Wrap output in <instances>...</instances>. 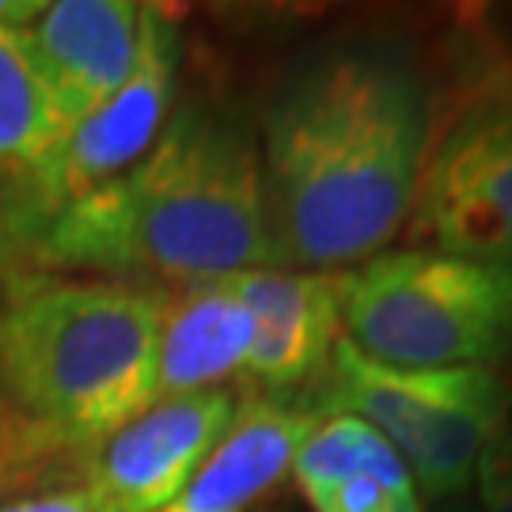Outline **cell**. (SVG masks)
Listing matches in <instances>:
<instances>
[{
  "instance_id": "obj_14",
  "label": "cell",
  "mask_w": 512,
  "mask_h": 512,
  "mask_svg": "<svg viewBox=\"0 0 512 512\" xmlns=\"http://www.w3.org/2000/svg\"><path fill=\"white\" fill-rule=\"evenodd\" d=\"M478 512H512V429L497 433L475 471Z\"/></svg>"
},
{
  "instance_id": "obj_12",
  "label": "cell",
  "mask_w": 512,
  "mask_h": 512,
  "mask_svg": "<svg viewBox=\"0 0 512 512\" xmlns=\"http://www.w3.org/2000/svg\"><path fill=\"white\" fill-rule=\"evenodd\" d=\"M255 323L232 277L194 281L167 293L160 349H156V399L217 391L247 372Z\"/></svg>"
},
{
  "instance_id": "obj_8",
  "label": "cell",
  "mask_w": 512,
  "mask_h": 512,
  "mask_svg": "<svg viewBox=\"0 0 512 512\" xmlns=\"http://www.w3.org/2000/svg\"><path fill=\"white\" fill-rule=\"evenodd\" d=\"M145 8L137 0H54L19 31L65 126L122 88L141 50Z\"/></svg>"
},
{
  "instance_id": "obj_18",
  "label": "cell",
  "mask_w": 512,
  "mask_h": 512,
  "mask_svg": "<svg viewBox=\"0 0 512 512\" xmlns=\"http://www.w3.org/2000/svg\"><path fill=\"white\" fill-rule=\"evenodd\" d=\"M425 512H478V505L467 494V497H448V501H433Z\"/></svg>"
},
{
  "instance_id": "obj_1",
  "label": "cell",
  "mask_w": 512,
  "mask_h": 512,
  "mask_svg": "<svg viewBox=\"0 0 512 512\" xmlns=\"http://www.w3.org/2000/svg\"><path fill=\"white\" fill-rule=\"evenodd\" d=\"M433 122V80L395 38L338 35L293 57L258 122L277 270L384 255L410 220Z\"/></svg>"
},
{
  "instance_id": "obj_3",
  "label": "cell",
  "mask_w": 512,
  "mask_h": 512,
  "mask_svg": "<svg viewBox=\"0 0 512 512\" xmlns=\"http://www.w3.org/2000/svg\"><path fill=\"white\" fill-rule=\"evenodd\" d=\"M167 293L110 277L0 281V406L16 452L99 444L156 403Z\"/></svg>"
},
{
  "instance_id": "obj_2",
  "label": "cell",
  "mask_w": 512,
  "mask_h": 512,
  "mask_svg": "<svg viewBox=\"0 0 512 512\" xmlns=\"http://www.w3.org/2000/svg\"><path fill=\"white\" fill-rule=\"evenodd\" d=\"M35 262L110 281L194 285L274 270V232L255 129L236 110L190 103L126 175L50 217Z\"/></svg>"
},
{
  "instance_id": "obj_9",
  "label": "cell",
  "mask_w": 512,
  "mask_h": 512,
  "mask_svg": "<svg viewBox=\"0 0 512 512\" xmlns=\"http://www.w3.org/2000/svg\"><path fill=\"white\" fill-rule=\"evenodd\" d=\"M232 281L255 323L243 376L274 391L323 376L342 338V274L274 266L232 274Z\"/></svg>"
},
{
  "instance_id": "obj_7",
  "label": "cell",
  "mask_w": 512,
  "mask_h": 512,
  "mask_svg": "<svg viewBox=\"0 0 512 512\" xmlns=\"http://www.w3.org/2000/svg\"><path fill=\"white\" fill-rule=\"evenodd\" d=\"M228 387L156 399L92 444L84 490L95 512H164L198 475L236 414Z\"/></svg>"
},
{
  "instance_id": "obj_10",
  "label": "cell",
  "mask_w": 512,
  "mask_h": 512,
  "mask_svg": "<svg viewBox=\"0 0 512 512\" xmlns=\"http://www.w3.org/2000/svg\"><path fill=\"white\" fill-rule=\"evenodd\" d=\"M323 414L293 410L277 399H247L164 512H251L293 475V459Z\"/></svg>"
},
{
  "instance_id": "obj_17",
  "label": "cell",
  "mask_w": 512,
  "mask_h": 512,
  "mask_svg": "<svg viewBox=\"0 0 512 512\" xmlns=\"http://www.w3.org/2000/svg\"><path fill=\"white\" fill-rule=\"evenodd\" d=\"M0 459H19V463H27V459L16 452V437H12V425H8L4 406H0Z\"/></svg>"
},
{
  "instance_id": "obj_19",
  "label": "cell",
  "mask_w": 512,
  "mask_h": 512,
  "mask_svg": "<svg viewBox=\"0 0 512 512\" xmlns=\"http://www.w3.org/2000/svg\"><path fill=\"white\" fill-rule=\"evenodd\" d=\"M19 467H23L19 459H0V482H4V478H8V475H16Z\"/></svg>"
},
{
  "instance_id": "obj_15",
  "label": "cell",
  "mask_w": 512,
  "mask_h": 512,
  "mask_svg": "<svg viewBox=\"0 0 512 512\" xmlns=\"http://www.w3.org/2000/svg\"><path fill=\"white\" fill-rule=\"evenodd\" d=\"M0 512H95V501L80 482V486H65V490H46V494L4 501Z\"/></svg>"
},
{
  "instance_id": "obj_4",
  "label": "cell",
  "mask_w": 512,
  "mask_h": 512,
  "mask_svg": "<svg viewBox=\"0 0 512 512\" xmlns=\"http://www.w3.org/2000/svg\"><path fill=\"white\" fill-rule=\"evenodd\" d=\"M342 338L395 368H494L512 353V266L384 251L342 274Z\"/></svg>"
},
{
  "instance_id": "obj_16",
  "label": "cell",
  "mask_w": 512,
  "mask_h": 512,
  "mask_svg": "<svg viewBox=\"0 0 512 512\" xmlns=\"http://www.w3.org/2000/svg\"><path fill=\"white\" fill-rule=\"evenodd\" d=\"M46 8V0H0V31H23Z\"/></svg>"
},
{
  "instance_id": "obj_13",
  "label": "cell",
  "mask_w": 512,
  "mask_h": 512,
  "mask_svg": "<svg viewBox=\"0 0 512 512\" xmlns=\"http://www.w3.org/2000/svg\"><path fill=\"white\" fill-rule=\"evenodd\" d=\"M65 122L19 42L0 31V186L16 183L57 145Z\"/></svg>"
},
{
  "instance_id": "obj_6",
  "label": "cell",
  "mask_w": 512,
  "mask_h": 512,
  "mask_svg": "<svg viewBox=\"0 0 512 512\" xmlns=\"http://www.w3.org/2000/svg\"><path fill=\"white\" fill-rule=\"evenodd\" d=\"M410 247L512 266V69L475 73L433 122Z\"/></svg>"
},
{
  "instance_id": "obj_11",
  "label": "cell",
  "mask_w": 512,
  "mask_h": 512,
  "mask_svg": "<svg viewBox=\"0 0 512 512\" xmlns=\"http://www.w3.org/2000/svg\"><path fill=\"white\" fill-rule=\"evenodd\" d=\"M311 512H425L403 456L353 414H327L293 459Z\"/></svg>"
},
{
  "instance_id": "obj_5",
  "label": "cell",
  "mask_w": 512,
  "mask_h": 512,
  "mask_svg": "<svg viewBox=\"0 0 512 512\" xmlns=\"http://www.w3.org/2000/svg\"><path fill=\"white\" fill-rule=\"evenodd\" d=\"M323 384L330 414L372 425L429 501L471 494L482 452L509 429V387L497 368H395L338 338Z\"/></svg>"
}]
</instances>
